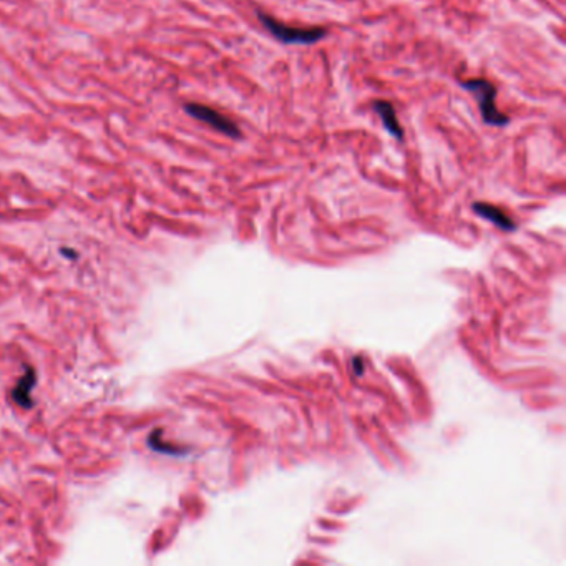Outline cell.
Returning <instances> with one entry per match:
<instances>
[{
	"label": "cell",
	"instance_id": "cell-6",
	"mask_svg": "<svg viewBox=\"0 0 566 566\" xmlns=\"http://www.w3.org/2000/svg\"><path fill=\"white\" fill-rule=\"evenodd\" d=\"M473 211L482 218H486V220L493 222L495 226H498L500 229L505 231L515 229V222L512 218H508L500 208H496L493 205H489V203H475V205H473Z\"/></svg>",
	"mask_w": 566,
	"mask_h": 566
},
{
	"label": "cell",
	"instance_id": "cell-4",
	"mask_svg": "<svg viewBox=\"0 0 566 566\" xmlns=\"http://www.w3.org/2000/svg\"><path fill=\"white\" fill-rule=\"evenodd\" d=\"M372 108H374L375 113L379 115L380 120H382L384 128H386L394 138H397V140H402V138H403V130L401 127V123H398L396 108H394V105L391 103V101L375 100L372 103Z\"/></svg>",
	"mask_w": 566,
	"mask_h": 566
},
{
	"label": "cell",
	"instance_id": "cell-5",
	"mask_svg": "<svg viewBox=\"0 0 566 566\" xmlns=\"http://www.w3.org/2000/svg\"><path fill=\"white\" fill-rule=\"evenodd\" d=\"M35 384H37L35 370L29 367L25 370L24 377L18 380L15 389H13L12 392L13 401H15L20 407H24V409H30V407L34 405V402H32V391H34Z\"/></svg>",
	"mask_w": 566,
	"mask_h": 566
},
{
	"label": "cell",
	"instance_id": "cell-1",
	"mask_svg": "<svg viewBox=\"0 0 566 566\" xmlns=\"http://www.w3.org/2000/svg\"><path fill=\"white\" fill-rule=\"evenodd\" d=\"M462 88L475 96L480 106L482 120L490 127H507L510 123V117L496 108V87L493 83L485 80V78H468V80H460Z\"/></svg>",
	"mask_w": 566,
	"mask_h": 566
},
{
	"label": "cell",
	"instance_id": "cell-2",
	"mask_svg": "<svg viewBox=\"0 0 566 566\" xmlns=\"http://www.w3.org/2000/svg\"><path fill=\"white\" fill-rule=\"evenodd\" d=\"M258 18L261 22L264 29L271 34L275 39H277L282 44L287 45H310L315 42L322 40L327 35V30L324 27H310V29H299V27H291L282 24V22L276 20L275 17L268 15L266 12L259 11L258 8Z\"/></svg>",
	"mask_w": 566,
	"mask_h": 566
},
{
	"label": "cell",
	"instance_id": "cell-3",
	"mask_svg": "<svg viewBox=\"0 0 566 566\" xmlns=\"http://www.w3.org/2000/svg\"><path fill=\"white\" fill-rule=\"evenodd\" d=\"M184 111H187L189 117L206 123L208 127H211L213 130H216V132L226 134V137L236 138V140H239L241 138V130L238 125H236L234 122H231L228 117H225V115L220 113V111L211 108V106H206L201 103H187L184 105Z\"/></svg>",
	"mask_w": 566,
	"mask_h": 566
}]
</instances>
